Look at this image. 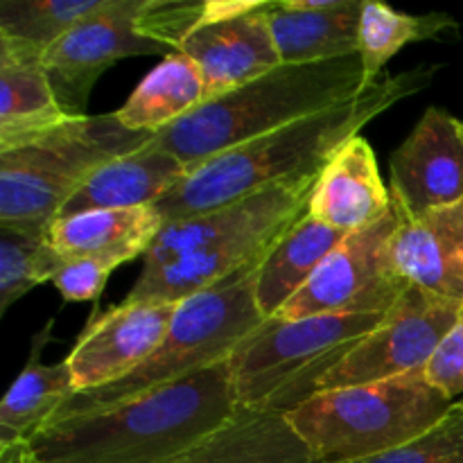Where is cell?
<instances>
[{"instance_id": "cell-1", "label": "cell", "mask_w": 463, "mask_h": 463, "mask_svg": "<svg viewBox=\"0 0 463 463\" xmlns=\"http://www.w3.org/2000/svg\"><path fill=\"white\" fill-rule=\"evenodd\" d=\"M437 71L439 66H419L401 75H384L335 107L217 154L193 167L176 188L158 199L156 211L165 222L184 220L269 185L319 176L330 158L362 134V127L401 99L423 90Z\"/></svg>"}, {"instance_id": "cell-2", "label": "cell", "mask_w": 463, "mask_h": 463, "mask_svg": "<svg viewBox=\"0 0 463 463\" xmlns=\"http://www.w3.org/2000/svg\"><path fill=\"white\" fill-rule=\"evenodd\" d=\"M238 411L226 360L125 405L52 419L30 443L43 463H176Z\"/></svg>"}, {"instance_id": "cell-3", "label": "cell", "mask_w": 463, "mask_h": 463, "mask_svg": "<svg viewBox=\"0 0 463 463\" xmlns=\"http://www.w3.org/2000/svg\"><path fill=\"white\" fill-rule=\"evenodd\" d=\"M317 179L276 184L215 211L165 222L125 301L181 303L256 267L306 215Z\"/></svg>"}, {"instance_id": "cell-4", "label": "cell", "mask_w": 463, "mask_h": 463, "mask_svg": "<svg viewBox=\"0 0 463 463\" xmlns=\"http://www.w3.org/2000/svg\"><path fill=\"white\" fill-rule=\"evenodd\" d=\"M366 86L360 54L319 63H280L220 98L206 99L154 143L193 167L238 145L335 107Z\"/></svg>"}, {"instance_id": "cell-5", "label": "cell", "mask_w": 463, "mask_h": 463, "mask_svg": "<svg viewBox=\"0 0 463 463\" xmlns=\"http://www.w3.org/2000/svg\"><path fill=\"white\" fill-rule=\"evenodd\" d=\"M256 267L181 301L161 346L143 366L107 387L75 392L52 419L111 410L229 360L265 321L256 303Z\"/></svg>"}, {"instance_id": "cell-6", "label": "cell", "mask_w": 463, "mask_h": 463, "mask_svg": "<svg viewBox=\"0 0 463 463\" xmlns=\"http://www.w3.org/2000/svg\"><path fill=\"white\" fill-rule=\"evenodd\" d=\"M384 315L265 319L229 357L240 410L288 416L319 393L326 375L378 328Z\"/></svg>"}, {"instance_id": "cell-7", "label": "cell", "mask_w": 463, "mask_h": 463, "mask_svg": "<svg viewBox=\"0 0 463 463\" xmlns=\"http://www.w3.org/2000/svg\"><path fill=\"white\" fill-rule=\"evenodd\" d=\"M455 401L428 383L425 371L317 393L285 419L317 463H346L380 455L419 437Z\"/></svg>"}, {"instance_id": "cell-8", "label": "cell", "mask_w": 463, "mask_h": 463, "mask_svg": "<svg viewBox=\"0 0 463 463\" xmlns=\"http://www.w3.org/2000/svg\"><path fill=\"white\" fill-rule=\"evenodd\" d=\"M154 134L131 131L116 113L72 118L0 152V224L50 226L93 172L143 147Z\"/></svg>"}, {"instance_id": "cell-9", "label": "cell", "mask_w": 463, "mask_h": 463, "mask_svg": "<svg viewBox=\"0 0 463 463\" xmlns=\"http://www.w3.org/2000/svg\"><path fill=\"white\" fill-rule=\"evenodd\" d=\"M401 213L369 229L344 235L301 292L274 319H307L321 315H387L410 283L393 260V235Z\"/></svg>"}, {"instance_id": "cell-10", "label": "cell", "mask_w": 463, "mask_h": 463, "mask_svg": "<svg viewBox=\"0 0 463 463\" xmlns=\"http://www.w3.org/2000/svg\"><path fill=\"white\" fill-rule=\"evenodd\" d=\"M145 0H109L102 12L72 27L43 54L57 102L68 118H84L95 81L120 59L175 54L140 23Z\"/></svg>"}, {"instance_id": "cell-11", "label": "cell", "mask_w": 463, "mask_h": 463, "mask_svg": "<svg viewBox=\"0 0 463 463\" xmlns=\"http://www.w3.org/2000/svg\"><path fill=\"white\" fill-rule=\"evenodd\" d=\"M459 307L410 285L378 328L326 375L319 393L425 371L439 344L455 326Z\"/></svg>"}, {"instance_id": "cell-12", "label": "cell", "mask_w": 463, "mask_h": 463, "mask_svg": "<svg viewBox=\"0 0 463 463\" xmlns=\"http://www.w3.org/2000/svg\"><path fill=\"white\" fill-rule=\"evenodd\" d=\"M389 170L392 203L405 217L463 202V120L430 107L392 154Z\"/></svg>"}, {"instance_id": "cell-13", "label": "cell", "mask_w": 463, "mask_h": 463, "mask_svg": "<svg viewBox=\"0 0 463 463\" xmlns=\"http://www.w3.org/2000/svg\"><path fill=\"white\" fill-rule=\"evenodd\" d=\"M179 303L122 301L89 321L66 357L75 392L107 387L134 373L161 346Z\"/></svg>"}, {"instance_id": "cell-14", "label": "cell", "mask_w": 463, "mask_h": 463, "mask_svg": "<svg viewBox=\"0 0 463 463\" xmlns=\"http://www.w3.org/2000/svg\"><path fill=\"white\" fill-rule=\"evenodd\" d=\"M267 3L262 0L240 16L202 21L181 41L179 52L202 71L208 99L240 89L283 63L267 18Z\"/></svg>"}, {"instance_id": "cell-15", "label": "cell", "mask_w": 463, "mask_h": 463, "mask_svg": "<svg viewBox=\"0 0 463 463\" xmlns=\"http://www.w3.org/2000/svg\"><path fill=\"white\" fill-rule=\"evenodd\" d=\"M393 260L411 288L463 306V202L419 217L401 213Z\"/></svg>"}, {"instance_id": "cell-16", "label": "cell", "mask_w": 463, "mask_h": 463, "mask_svg": "<svg viewBox=\"0 0 463 463\" xmlns=\"http://www.w3.org/2000/svg\"><path fill=\"white\" fill-rule=\"evenodd\" d=\"M392 213V190L384 185L378 158L364 136L348 140L321 170L307 215L342 233L369 229Z\"/></svg>"}, {"instance_id": "cell-17", "label": "cell", "mask_w": 463, "mask_h": 463, "mask_svg": "<svg viewBox=\"0 0 463 463\" xmlns=\"http://www.w3.org/2000/svg\"><path fill=\"white\" fill-rule=\"evenodd\" d=\"M364 0H269L267 18L283 63H319L357 54Z\"/></svg>"}, {"instance_id": "cell-18", "label": "cell", "mask_w": 463, "mask_h": 463, "mask_svg": "<svg viewBox=\"0 0 463 463\" xmlns=\"http://www.w3.org/2000/svg\"><path fill=\"white\" fill-rule=\"evenodd\" d=\"M41 50L0 34V152L72 120L57 102Z\"/></svg>"}, {"instance_id": "cell-19", "label": "cell", "mask_w": 463, "mask_h": 463, "mask_svg": "<svg viewBox=\"0 0 463 463\" xmlns=\"http://www.w3.org/2000/svg\"><path fill=\"white\" fill-rule=\"evenodd\" d=\"M188 175L190 167L152 138L143 147L122 154L93 172L89 181L68 199L57 217L156 206L158 199L165 197Z\"/></svg>"}, {"instance_id": "cell-20", "label": "cell", "mask_w": 463, "mask_h": 463, "mask_svg": "<svg viewBox=\"0 0 463 463\" xmlns=\"http://www.w3.org/2000/svg\"><path fill=\"white\" fill-rule=\"evenodd\" d=\"M165 226L156 206L90 211L71 217H57L50 224L48 238L63 260H95L120 267L149 247Z\"/></svg>"}, {"instance_id": "cell-21", "label": "cell", "mask_w": 463, "mask_h": 463, "mask_svg": "<svg viewBox=\"0 0 463 463\" xmlns=\"http://www.w3.org/2000/svg\"><path fill=\"white\" fill-rule=\"evenodd\" d=\"M342 231L306 215L289 226L283 238L256 267V303L265 319H274L303 285L312 279L328 253L344 240Z\"/></svg>"}, {"instance_id": "cell-22", "label": "cell", "mask_w": 463, "mask_h": 463, "mask_svg": "<svg viewBox=\"0 0 463 463\" xmlns=\"http://www.w3.org/2000/svg\"><path fill=\"white\" fill-rule=\"evenodd\" d=\"M176 463H317L288 419L240 410L233 420Z\"/></svg>"}, {"instance_id": "cell-23", "label": "cell", "mask_w": 463, "mask_h": 463, "mask_svg": "<svg viewBox=\"0 0 463 463\" xmlns=\"http://www.w3.org/2000/svg\"><path fill=\"white\" fill-rule=\"evenodd\" d=\"M206 99V81L197 63L175 52L136 86L116 116L127 129L156 136L202 107Z\"/></svg>"}, {"instance_id": "cell-24", "label": "cell", "mask_w": 463, "mask_h": 463, "mask_svg": "<svg viewBox=\"0 0 463 463\" xmlns=\"http://www.w3.org/2000/svg\"><path fill=\"white\" fill-rule=\"evenodd\" d=\"M45 326L34 339L32 357L0 402V446L30 441L45 423L52 420L59 407L75 393V383L68 362L41 364L39 355L50 337Z\"/></svg>"}, {"instance_id": "cell-25", "label": "cell", "mask_w": 463, "mask_h": 463, "mask_svg": "<svg viewBox=\"0 0 463 463\" xmlns=\"http://www.w3.org/2000/svg\"><path fill=\"white\" fill-rule=\"evenodd\" d=\"M457 21L450 14H405L384 3L364 0L360 16V50L366 84L384 77V66L405 45L416 41L441 39L455 32Z\"/></svg>"}, {"instance_id": "cell-26", "label": "cell", "mask_w": 463, "mask_h": 463, "mask_svg": "<svg viewBox=\"0 0 463 463\" xmlns=\"http://www.w3.org/2000/svg\"><path fill=\"white\" fill-rule=\"evenodd\" d=\"M48 229L0 224V315L36 285L52 283L66 262L50 244Z\"/></svg>"}, {"instance_id": "cell-27", "label": "cell", "mask_w": 463, "mask_h": 463, "mask_svg": "<svg viewBox=\"0 0 463 463\" xmlns=\"http://www.w3.org/2000/svg\"><path fill=\"white\" fill-rule=\"evenodd\" d=\"M107 5L109 0H3L0 34L48 52L72 27Z\"/></svg>"}, {"instance_id": "cell-28", "label": "cell", "mask_w": 463, "mask_h": 463, "mask_svg": "<svg viewBox=\"0 0 463 463\" xmlns=\"http://www.w3.org/2000/svg\"><path fill=\"white\" fill-rule=\"evenodd\" d=\"M346 463H463V405L455 402L439 423L407 443Z\"/></svg>"}, {"instance_id": "cell-29", "label": "cell", "mask_w": 463, "mask_h": 463, "mask_svg": "<svg viewBox=\"0 0 463 463\" xmlns=\"http://www.w3.org/2000/svg\"><path fill=\"white\" fill-rule=\"evenodd\" d=\"M425 378L450 401L457 402L463 398V306L455 326L448 330L437 353L425 366Z\"/></svg>"}, {"instance_id": "cell-30", "label": "cell", "mask_w": 463, "mask_h": 463, "mask_svg": "<svg viewBox=\"0 0 463 463\" xmlns=\"http://www.w3.org/2000/svg\"><path fill=\"white\" fill-rule=\"evenodd\" d=\"M113 267L95 260H68L52 279L66 301H98Z\"/></svg>"}, {"instance_id": "cell-31", "label": "cell", "mask_w": 463, "mask_h": 463, "mask_svg": "<svg viewBox=\"0 0 463 463\" xmlns=\"http://www.w3.org/2000/svg\"><path fill=\"white\" fill-rule=\"evenodd\" d=\"M0 463H43L30 441H14L0 446Z\"/></svg>"}, {"instance_id": "cell-32", "label": "cell", "mask_w": 463, "mask_h": 463, "mask_svg": "<svg viewBox=\"0 0 463 463\" xmlns=\"http://www.w3.org/2000/svg\"><path fill=\"white\" fill-rule=\"evenodd\" d=\"M457 402H461V405H463V398H461V401H457Z\"/></svg>"}]
</instances>
